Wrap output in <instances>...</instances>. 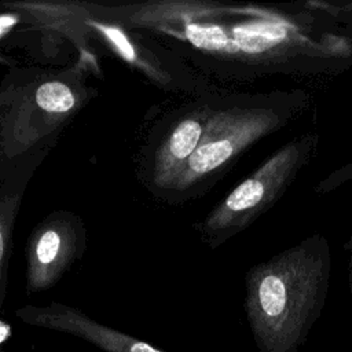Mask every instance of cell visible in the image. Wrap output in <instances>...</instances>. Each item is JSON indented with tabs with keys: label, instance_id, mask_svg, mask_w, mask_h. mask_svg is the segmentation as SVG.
<instances>
[{
	"label": "cell",
	"instance_id": "6da1fadb",
	"mask_svg": "<svg viewBox=\"0 0 352 352\" xmlns=\"http://www.w3.org/2000/svg\"><path fill=\"white\" fill-rule=\"evenodd\" d=\"M330 261L323 242L305 241L253 267L245 308L260 352H296L323 304Z\"/></svg>",
	"mask_w": 352,
	"mask_h": 352
},
{
	"label": "cell",
	"instance_id": "7a4b0ae2",
	"mask_svg": "<svg viewBox=\"0 0 352 352\" xmlns=\"http://www.w3.org/2000/svg\"><path fill=\"white\" fill-rule=\"evenodd\" d=\"M312 144V138L305 136L275 151L227 195L209 217L208 227L213 231H236L268 210L293 182Z\"/></svg>",
	"mask_w": 352,
	"mask_h": 352
},
{
	"label": "cell",
	"instance_id": "3957f363",
	"mask_svg": "<svg viewBox=\"0 0 352 352\" xmlns=\"http://www.w3.org/2000/svg\"><path fill=\"white\" fill-rule=\"evenodd\" d=\"M272 109H230L214 113L205 128L199 146L180 170V182L188 184L227 164L248 146L282 125Z\"/></svg>",
	"mask_w": 352,
	"mask_h": 352
},
{
	"label": "cell",
	"instance_id": "277c9868",
	"mask_svg": "<svg viewBox=\"0 0 352 352\" xmlns=\"http://www.w3.org/2000/svg\"><path fill=\"white\" fill-rule=\"evenodd\" d=\"M18 316L29 324L67 333L87 340L104 352H166L129 334L96 323L84 314L54 304L47 308H23Z\"/></svg>",
	"mask_w": 352,
	"mask_h": 352
},
{
	"label": "cell",
	"instance_id": "5b68a950",
	"mask_svg": "<svg viewBox=\"0 0 352 352\" xmlns=\"http://www.w3.org/2000/svg\"><path fill=\"white\" fill-rule=\"evenodd\" d=\"M205 128L199 118H187L182 121L170 135L165 148L161 153V176L179 170L186 165L201 143Z\"/></svg>",
	"mask_w": 352,
	"mask_h": 352
},
{
	"label": "cell",
	"instance_id": "8992f818",
	"mask_svg": "<svg viewBox=\"0 0 352 352\" xmlns=\"http://www.w3.org/2000/svg\"><path fill=\"white\" fill-rule=\"evenodd\" d=\"M36 102L47 111L65 113L74 106V95L66 84L51 81L37 88Z\"/></svg>",
	"mask_w": 352,
	"mask_h": 352
},
{
	"label": "cell",
	"instance_id": "52a82bcc",
	"mask_svg": "<svg viewBox=\"0 0 352 352\" xmlns=\"http://www.w3.org/2000/svg\"><path fill=\"white\" fill-rule=\"evenodd\" d=\"M59 246H60V236L58 235V232L54 230L45 231L38 239V243L36 246L37 260L43 265H50L58 256Z\"/></svg>",
	"mask_w": 352,
	"mask_h": 352
},
{
	"label": "cell",
	"instance_id": "ba28073f",
	"mask_svg": "<svg viewBox=\"0 0 352 352\" xmlns=\"http://www.w3.org/2000/svg\"><path fill=\"white\" fill-rule=\"evenodd\" d=\"M98 28L103 32V34L110 40V43L116 47V50L120 52V55L125 60L133 62L136 59L135 50L122 30L114 26H107V25H98Z\"/></svg>",
	"mask_w": 352,
	"mask_h": 352
},
{
	"label": "cell",
	"instance_id": "9c48e42d",
	"mask_svg": "<svg viewBox=\"0 0 352 352\" xmlns=\"http://www.w3.org/2000/svg\"><path fill=\"white\" fill-rule=\"evenodd\" d=\"M186 36L192 44L210 48L217 45L219 30L217 28H212V26H201V25L190 23L186 28Z\"/></svg>",
	"mask_w": 352,
	"mask_h": 352
},
{
	"label": "cell",
	"instance_id": "30bf717a",
	"mask_svg": "<svg viewBox=\"0 0 352 352\" xmlns=\"http://www.w3.org/2000/svg\"><path fill=\"white\" fill-rule=\"evenodd\" d=\"M18 18L11 14H1L0 15V37L7 33L8 29H11L16 23Z\"/></svg>",
	"mask_w": 352,
	"mask_h": 352
},
{
	"label": "cell",
	"instance_id": "8fae6325",
	"mask_svg": "<svg viewBox=\"0 0 352 352\" xmlns=\"http://www.w3.org/2000/svg\"><path fill=\"white\" fill-rule=\"evenodd\" d=\"M3 253H4V239H3V235H1V232H0V261H1Z\"/></svg>",
	"mask_w": 352,
	"mask_h": 352
},
{
	"label": "cell",
	"instance_id": "7c38bea8",
	"mask_svg": "<svg viewBox=\"0 0 352 352\" xmlns=\"http://www.w3.org/2000/svg\"><path fill=\"white\" fill-rule=\"evenodd\" d=\"M342 10H345V11H349V12H352V3H349V4L344 6V8H342Z\"/></svg>",
	"mask_w": 352,
	"mask_h": 352
},
{
	"label": "cell",
	"instance_id": "4fadbf2b",
	"mask_svg": "<svg viewBox=\"0 0 352 352\" xmlns=\"http://www.w3.org/2000/svg\"><path fill=\"white\" fill-rule=\"evenodd\" d=\"M346 169H351V172H348V173H346V176H352V164H351ZM346 169H344V170H346Z\"/></svg>",
	"mask_w": 352,
	"mask_h": 352
},
{
	"label": "cell",
	"instance_id": "5bb4252c",
	"mask_svg": "<svg viewBox=\"0 0 352 352\" xmlns=\"http://www.w3.org/2000/svg\"><path fill=\"white\" fill-rule=\"evenodd\" d=\"M0 352H7V351H6V349H3V348L0 346Z\"/></svg>",
	"mask_w": 352,
	"mask_h": 352
}]
</instances>
